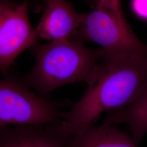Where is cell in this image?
<instances>
[{
  "instance_id": "cell-1",
  "label": "cell",
  "mask_w": 147,
  "mask_h": 147,
  "mask_svg": "<svg viewBox=\"0 0 147 147\" xmlns=\"http://www.w3.org/2000/svg\"><path fill=\"white\" fill-rule=\"evenodd\" d=\"M147 82V47L105 53L84 95L62 112L64 130L74 136L105 111L124 108Z\"/></svg>"
},
{
  "instance_id": "cell-2",
  "label": "cell",
  "mask_w": 147,
  "mask_h": 147,
  "mask_svg": "<svg viewBox=\"0 0 147 147\" xmlns=\"http://www.w3.org/2000/svg\"><path fill=\"white\" fill-rule=\"evenodd\" d=\"M32 49L36 58L34 66L20 80L42 96L66 84H88L106 53L102 48L84 47L81 40L74 37L44 45L38 43Z\"/></svg>"
},
{
  "instance_id": "cell-3",
  "label": "cell",
  "mask_w": 147,
  "mask_h": 147,
  "mask_svg": "<svg viewBox=\"0 0 147 147\" xmlns=\"http://www.w3.org/2000/svg\"><path fill=\"white\" fill-rule=\"evenodd\" d=\"M100 45L106 53L142 50L147 47L137 37L126 21L120 0L101 1L86 14L74 36Z\"/></svg>"
},
{
  "instance_id": "cell-4",
  "label": "cell",
  "mask_w": 147,
  "mask_h": 147,
  "mask_svg": "<svg viewBox=\"0 0 147 147\" xmlns=\"http://www.w3.org/2000/svg\"><path fill=\"white\" fill-rule=\"evenodd\" d=\"M63 104L34 94L20 80H0V125L61 123Z\"/></svg>"
},
{
  "instance_id": "cell-5",
  "label": "cell",
  "mask_w": 147,
  "mask_h": 147,
  "mask_svg": "<svg viewBox=\"0 0 147 147\" xmlns=\"http://www.w3.org/2000/svg\"><path fill=\"white\" fill-rule=\"evenodd\" d=\"M28 15V1L0 0V72L7 75L16 58L38 43Z\"/></svg>"
},
{
  "instance_id": "cell-6",
  "label": "cell",
  "mask_w": 147,
  "mask_h": 147,
  "mask_svg": "<svg viewBox=\"0 0 147 147\" xmlns=\"http://www.w3.org/2000/svg\"><path fill=\"white\" fill-rule=\"evenodd\" d=\"M73 137L64 130L62 122L0 125V147H68Z\"/></svg>"
},
{
  "instance_id": "cell-7",
  "label": "cell",
  "mask_w": 147,
  "mask_h": 147,
  "mask_svg": "<svg viewBox=\"0 0 147 147\" xmlns=\"http://www.w3.org/2000/svg\"><path fill=\"white\" fill-rule=\"evenodd\" d=\"M45 9L36 30L39 39L49 41L74 37L86 14L79 13L65 0H44Z\"/></svg>"
},
{
  "instance_id": "cell-8",
  "label": "cell",
  "mask_w": 147,
  "mask_h": 147,
  "mask_svg": "<svg viewBox=\"0 0 147 147\" xmlns=\"http://www.w3.org/2000/svg\"><path fill=\"white\" fill-rule=\"evenodd\" d=\"M68 147H138L131 135L117 125L105 122L93 124L75 135Z\"/></svg>"
},
{
  "instance_id": "cell-9",
  "label": "cell",
  "mask_w": 147,
  "mask_h": 147,
  "mask_svg": "<svg viewBox=\"0 0 147 147\" xmlns=\"http://www.w3.org/2000/svg\"><path fill=\"white\" fill-rule=\"evenodd\" d=\"M105 122L126 125L138 147L147 134V82L129 105L108 115Z\"/></svg>"
},
{
  "instance_id": "cell-10",
  "label": "cell",
  "mask_w": 147,
  "mask_h": 147,
  "mask_svg": "<svg viewBox=\"0 0 147 147\" xmlns=\"http://www.w3.org/2000/svg\"><path fill=\"white\" fill-rule=\"evenodd\" d=\"M131 5L137 16L147 20V0H132Z\"/></svg>"
},
{
  "instance_id": "cell-11",
  "label": "cell",
  "mask_w": 147,
  "mask_h": 147,
  "mask_svg": "<svg viewBox=\"0 0 147 147\" xmlns=\"http://www.w3.org/2000/svg\"><path fill=\"white\" fill-rule=\"evenodd\" d=\"M112 1V0H96V3L98 2H101V1Z\"/></svg>"
}]
</instances>
